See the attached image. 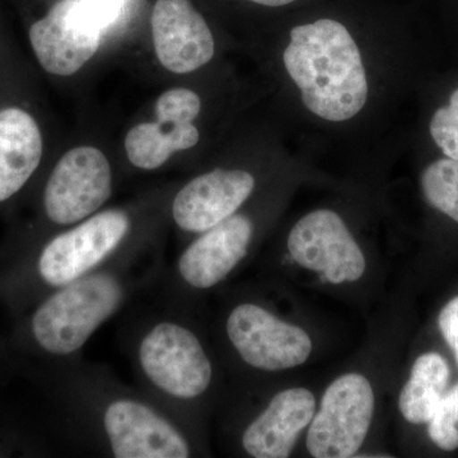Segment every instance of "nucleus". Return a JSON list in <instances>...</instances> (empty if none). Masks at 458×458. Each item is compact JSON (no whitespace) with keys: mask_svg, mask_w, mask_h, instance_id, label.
I'll return each instance as SVG.
<instances>
[{"mask_svg":"<svg viewBox=\"0 0 458 458\" xmlns=\"http://www.w3.org/2000/svg\"><path fill=\"white\" fill-rule=\"evenodd\" d=\"M68 442L98 456L188 458L185 426L108 370L80 361L59 367Z\"/></svg>","mask_w":458,"mask_h":458,"instance_id":"obj_1","label":"nucleus"},{"mask_svg":"<svg viewBox=\"0 0 458 458\" xmlns=\"http://www.w3.org/2000/svg\"><path fill=\"white\" fill-rule=\"evenodd\" d=\"M162 264L152 246L134 243L105 267L50 292L30 318L32 343L57 369L77 363L99 328L161 279Z\"/></svg>","mask_w":458,"mask_h":458,"instance_id":"obj_2","label":"nucleus"},{"mask_svg":"<svg viewBox=\"0 0 458 458\" xmlns=\"http://www.w3.org/2000/svg\"><path fill=\"white\" fill-rule=\"evenodd\" d=\"M125 351L140 390L183 423V410L213 385V361L200 337L165 301L161 311L137 319L125 336Z\"/></svg>","mask_w":458,"mask_h":458,"instance_id":"obj_3","label":"nucleus"},{"mask_svg":"<svg viewBox=\"0 0 458 458\" xmlns=\"http://www.w3.org/2000/svg\"><path fill=\"white\" fill-rule=\"evenodd\" d=\"M283 59L304 106L322 119L346 122L366 105L369 83L360 49L342 23L319 20L294 27Z\"/></svg>","mask_w":458,"mask_h":458,"instance_id":"obj_4","label":"nucleus"},{"mask_svg":"<svg viewBox=\"0 0 458 458\" xmlns=\"http://www.w3.org/2000/svg\"><path fill=\"white\" fill-rule=\"evenodd\" d=\"M126 210H102L51 237L35 260L36 279L47 294L105 267L134 245Z\"/></svg>","mask_w":458,"mask_h":458,"instance_id":"obj_5","label":"nucleus"},{"mask_svg":"<svg viewBox=\"0 0 458 458\" xmlns=\"http://www.w3.org/2000/svg\"><path fill=\"white\" fill-rule=\"evenodd\" d=\"M375 412V393L366 377L348 373L324 394L313 417L307 448L316 458L352 457L369 434Z\"/></svg>","mask_w":458,"mask_h":458,"instance_id":"obj_6","label":"nucleus"},{"mask_svg":"<svg viewBox=\"0 0 458 458\" xmlns=\"http://www.w3.org/2000/svg\"><path fill=\"white\" fill-rule=\"evenodd\" d=\"M234 352L249 367L267 372L301 366L312 352L311 337L303 328L286 324L251 302L237 304L225 324Z\"/></svg>","mask_w":458,"mask_h":458,"instance_id":"obj_7","label":"nucleus"},{"mask_svg":"<svg viewBox=\"0 0 458 458\" xmlns=\"http://www.w3.org/2000/svg\"><path fill=\"white\" fill-rule=\"evenodd\" d=\"M113 195V171L106 156L93 147L69 150L51 172L44 191L47 218L72 227L98 213Z\"/></svg>","mask_w":458,"mask_h":458,"instance_id":"obj_8","label":"nucleus"},{"mask_svg":"<svg viewBox=\"0 0 458 458\" xmlns=\"http://www.w3.org/2000/svg\"><path fill=\"white\" fill-rule=\"evenodd\" d=\"M254 223L243 214H233L200 233L164 276L165 291H208L227 279L249 254Z\"/></svg>","mask_w":458,"mask_h":458,"instance_id":"obj_9","label":"nucleus"},{"mask_svg":"<svg viewBox=\"0 0 458 458\" xmlns=\"http://www.w3.org/2000/svg\"><path fill=\"white\" fill-rule=\"evenodd\" d=\"M288 250L301 267L321 274L333 284L357 282L366 270L360 247L333 210H315L303 216L289 233Z\"/></svg>","mask_w":458,"mask_h":458,"instance_id":"obj_10","label":"nucleus"},{"mask_svg":"<svg viewBox=\"0 0 458 458\" xmlns=\"http://www.w3.org/2000/svg\"><path fill=\"white\" fill-rule=\"evenodd\" d=\"M101 27L80 0H62L30 30L36 56L55 75L77 73L98 50Z\"/></svg>","mask_w":458,"mask_h":458,"instance_id":"obj_11","label":"nucleus"},{"mask_svg":"<svg viewBox=\"0 0 458 458\" xmlns=\"http://www.w3.org/2000/svg\"><path fill=\"white\" fill-rule=\"evenodd\" d=\"M255 189V179L243 170H214L186 183L174 195L171 216L186 233L200 234L236 214Z\"/></svg>","mask_w":458,"mask_h":458,"instance_id":"obj_12","label":"nucleus"},{"mask_svg":"<svg viewBox=\"0 0 458 458\" xmlns=\"http://www.w3.org/2000/svg\"><path fill=\"white\" fill-rule=\"evenodd\" d=\"M152 35L159 63L172 73H191L214 55L212 31L190 0H157Z\"/></svg>","mask_w":458,"mask_h":458,"instance_id":"obj_13","label":"nucleus"},{"mask_svg":"<svg viewBox=\"0 0 458 458\" xmlns=\"http://www.w3.org/2000/svg\"><path fill=\"white\" fill-rule=\"evenodd\" d=\"M315 411L316 400L311 391H282L243 430V451L255 458L288 457L300 434L311 424Z\"/></svg>","mask_w":458,"mask_h":458,"instance_id":"obj_14","label":"nucleus"},{"mask_svg":"<svg viewBox=\"0 0 458 458\" xmlns=\"http://www.w3.org/2000/svg\"><path fill=\"white\" fill-rule=\"evenodd\" d=\"M42 138L31 114L0 111V203L17 194L40 165Z\"/></svg>","mask_w":458,"mask_h":458,"instance_id":"obj_15","label":"nucleus"},{"mask_svg":"<svg viewBox=\"0 0 458 458\" xmlns=\"http://www.w3.org/2000/svg\"><path fill=\"white\" fill-rule=\"evenodd\" d=\"M198 141L194 123L157 120L134 126L126 135L125 150L132 165L152 171L162 167L174 152L190 149Z\"/></svg>","mask_w":458,"mask_h":458,"instance_id":"obj_16","label":"nucleus"},{"mask_svg":"<svg viewBox=\"0 0 458 458\" xmlns=\"http://www.w3.org/2000/svg\"><path fill=\"white\" fill-rule=\"evenodd\" d=\"M448 381L450 367L442 355H420L400 394L399 408L403 418L411 424L428 423L447 390Z\"/></svg>","mask_w":458,"mask_h":458,"instance_id":"obj_17","label":"nucleus"},{"mask_svg":"<svg viewBox=\"0 0 458 458\" xmlns=\"http://www.w3.org/2000/svg\"><path fill=\"white\" fill-rule=\"evenodd\" d=\"M421 188L428 203L458 223V159L447 157L428 165Z\"/></svg>","mask_w":458,"mask_h":458,"instance_id":"obj_18","label":"nucleus"},{"mask_svg":"<svg viewBox=\"0 0 458 458\" xmlns=\"http://www.w3.org/2000/svg\"><path fill=\"white\" fill-rule=\"evenodd\" d=\"M429 424L430 439L445 451L458 448V384L445 391Z\"/></svg>","mask_w":458,"mask_h":458,"instance_id":"obj_19","label":"nucleus"},{"mask_svg":"<svg viewBox=\"0 0 458 458\" xmlns=\"http://www.w3.org/2000/svg\"><path fill=\"white\" fill-rule=\"evenodd\" d=\"M200 108L201 101L197 93L186 89H170L157 99V120L192 123L200 113Z\"/></svg>","mask_w":458,"mask_h":458,"instance_id":"obj_20","label":"nucleus"},{"mask_svg":"<svg viewBox=\"0 0 458 458\" xmlns=\"http://www.w3.org/2000/svg\"><path fill=\"white\" fill-rule=\"evenodd\" d=\"M429 129L433 140L445 156L458 159V89L452 93L450 104L433 114Z\"/></svg>","mask_w":458,"mask_h":458,"instance_id":"obj_21","label":"nucleus"},{"mask_svg":"<svg viewBox=\"0 0 458 458\" xmlns=\"http://www.w3.org/2000/svg\"><path fill=\"white\" fill-rule=\"evenodd\" d=\"M81 2L101 29L111 25L123 8V0H81Z\"/></svg>","mask_w":458,"mask_h":458,"instance_id":"obj_22","label":"nucleus"},{"mask_svg":"<svg viewBox=\"0 0 458 458\" xmlns=\"http://www.w3.org/2000/svg\"><path fill=\"white\" fill-rule=\"evenodd\" d=\"M438 325L458 363V297L445 304L439 315Z\"/></svg>","mask_w":458,"mask_h":458,"instance_id":"obj_23","label":"nucleus"},{"mask_svg":"<svg viewBox=\"0 0 458 458\" xmlns=\"http://www.w3.org/2000/svg\"><path fill=\"white\" fill-rule=\"evenodd\" d=\"M250 2L267 5V7H282V5L289 4V3L294 2V0H250Z\"/></svg>","mask_w":458,"mask_h":458,"instance_id":"obj_24","label":"nucleus"}]
</instances>
